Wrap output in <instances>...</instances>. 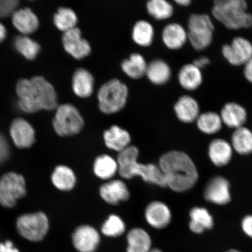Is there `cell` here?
<instances>
[{
	"mask_svg": "<svg viewBox=\"0 0 252 252\" xmlns=\"http://www.w3.org/2000/svg\"><path fill=\"white\" fill-rule=\"evenodd\" d=\"M13 44L16 51L29 61L35 59L40 52L39 44L27 35L16 37Z\"/></svg>",
	"mask_w": 252,
	"mask_h": 252,
	"instance_id": "d6a6232c",
	"label": "cell"
},
{
	"mask_svg": "<svg viewBox=\"0 0 252 252\" xmlns=\"http://www.w3.org/2000/svg\"><path fill=\"white\" fill-rule=\"evenodd\" d=\"M19 4L17 0H0V18L8 17L16 11Z\"/></svg>",
	"mask_w": 252,
	"mask_h": 252,
	"instance_id": "74e56055",
	"label": "cell"
},
{
	"mask_svg": "<svg viewBox=\"0 0 252 252\" xmlns=\"http://www.w3.org/2000/svg\"><path fill=\"white\" fill-rule=\"evenodd\" d=\"M146 7L149 14L158 20H167L174 12L172 4L166 0H150Z\"/></svg>",
	"mask_w": 252,
	"mask_h": 252,
	"instance_id": "d590c367",
	"label": "cell"
},
{
	"mask_svg": "<svg viewBox=\"0 0 252 252\" xmlns=\"http://www.w3.org/2000/svg\"><path fill=\"white\" fill-rule=\"evenodd\" d=\"M52 125L59 136L69 137L80 133L84 126V121L76 107L70 103H64L57 108Z\"/></svg>",
	"mask_w": 252,
	"mask_h": 252,
	"instance_id": "5b68a950",
	"label": "cell"
},
{
	"mask_svg": "<svg viewBox=\"0 0 252 252\" xmlns=\"http://www.w3.org/2000/svg\"><path fill=\"white\" fill-rule=\"evenodd\" d=\"M99 193L104 201L111 205H117L122 201H127L130 197L127 186L120 180H113L103 184L100 188Z\"/></svg>",
	"mask_w": 252,
	"mask_h": 252,
	"instance_id": "2e32d148",
	"label": "cell"
},
{
	"mask_svg": "<svg viewBox=\"0 0 252 252\" xmlns=\"http://www.w3.org/2000/svg\"><path fill=\"white\" fill-rule=\"evenodd\" d=\"M171 74L170 66L163 60H154L147 65L146 75L151 83L157 86L168 83Z\"/></svg>",
	"mask_w": 252,
	"mask_h": 252,
	"instance_id": "d4e9b609",
	"label": "cell"
},
{
	"mask_svg": "<svg viewBox=\"0 0 252 252\" xmlns=\"http://www.w3.org/2000/svg\"><path fill=\"white\" fill-rule=\"evenodd\" d=\"M221 51L229 64L234 66L244 65L252 58V43L244 37H236L231 44L223 45Z\"/></svg>",
	"mask_w": 252,
	"mask_h": 252,
	"instance_id": "30bf717a",
	"label": "cell"
},
{
	"mask_svg": "<svg viewBox=\"0 0 252 252\" xmlns=\"http://www.w3.org/2000/svg\"><path fill=\"white\" fill-rule=\"evenodd\" d=\"M72 242L78 252H95L100 242L99 232L92 226H79L72 233Z\"/></svg>",
	"mask_w": 252,
	"mask_h": 252,
	"instance_id": "7c38bea8",
	"label": "cell"
},
{
	"mask_svg": "<svg viewBox=\"0 0 252 252\" xmlns=\"http://www.w3.org/2000/svg\"><path fill=\"white\" fill-rule=\"evenodd\" d=\"M7 30L4 25L0 23V43L3 42L7 36Z\"/></svg>",
	"mask_w": 252,
	"mask_h": 252,
	"instance_id": "ee69618b",
	"label": "cell"
},
{
	"mask_svg": "<svg viewBox=\"0 0 252 252\" xmlns=\"http://www.w3.org/2000/svg\"><path fill=\"white\" fill-rule=\"evenodd\" d=\"M94 171L97 177L108 180L118 172V163L111 157L102 155L97 158L94 162Z\"/></svg>",
	"mask_w": 252,
	"mask_h": 252,
	"instance_id": "1f68e13d",
	"label": "cell"
},
{
	"mask_svg": "<svg viewBox=\"0 0 252 252\" xmlns=\"http://www.w3.org/2000/svg\"><path fill=\"white\" fill-rule=\"evenodd\" d=\"M242 228L244 232L252 238V216H247L242 220Z\"/></svg>",
	"mask_w": 252,
	"mask_h": 252,
	"instance_id": "ab89813d",
	"label": "cell"
},
{
	"mask_svg": "<svg viewBox=\"0 0 252 252\" xmlns=\"http://www.w3.org/2000/svg\"><path fill=\"white\" fill-rule=\"evenodd\" d=\"M27 194L24 176L15 172H8L0 178V204L5 208L14 207L17 201Z\"/></svg>",
	"mask_w": 252,
	"mask_h": 252,
	"instance_id": "9c48e42d",
	"label": "cell"
},
{
	"mask_svg": "<svg viewBox=\"0 0 252 252\" xmlns=\"http://www.w3.org/2000/svg\"><path fill=\"white\" fill-rule=\"evenodd\" d=\"M178 81L181 86L187 91H194L202 84L203 77L200 69L193 63L182 66L179 71Z\"/></svg>",
	"mask_w": 252,
	"mask_h": 252,
	"instance_id": "603a6c76",
	"label": "cell"
},
{
	"mask_svg": "<svg viewBox=\"0 0 252 252\" xmlns=\"http://www.w3.org/2000/svg\"><path fill=\"white\" fill-rule=\"evenodd\" d=\"M220 115L223 124L235 129L243 127L248 116L244 107L236 102L226 103Z\"/></svg>",
	"mask_w": 252,
	"mask_h": 252,
	"instance_id": "ffe728a7",
	"label": "cell"
},
{
	"mask_svg": "<svg viewBox=\"0 0 252 252\" xmlns=\"http://www.w3.org/2000/svg\"><path fill=\"white\" fill-rule=\"evenodd\" d=\"M138 154L139 151L137 148L130 146L119 153L117 162L120 176L126 179L140 176L146 182L166 188L165 176L159 167L154 164L145 165L138 163Z\"/></svg>",
	"mask_w": 252,
	"mask_h": 252,
	"instance_id": "7a4b0ae2",
	"label": "cell"
},
{
	"mask_svg": "<svg viewBox=\"0 0 252 252\" xmlns=\"http://www.w3.org/2000/svg\"><path fill=\"white\" fill-rule=\"evenodd\" d=\"M149 252H163L162 251L158 250V249H152Z\"/></svg>",
	"mask_w": 252,
	"mask_h": 252,
	"instance_id": "bcb514c9",
	"label": "cell"
},
{
	"mask_svg": "<svg viewBox=\"0 0 252 252\" xmlns=\"http://www.w3.org/2000/svg\"><path fill=\"white\" fill-rule=\"evenodd\" d=\"M214 31L213 22L209 15L193 14L189 17L188 40L197 51H201L210 46L213 40Z\"/></svg>",
	"mask_w": 252,
	"mask_h": 252,
	"instance_id": "8992f818",
	"label": "cell"
},
{
	"mask_svg": "<svg viewBox=\"0 0 252 252\" xmlns=\"http://www.w3.org/2000/svg\"><path fill=\"white\" fill-rule=\"evenodd\" d=\"M53 185L62 191H69L76 184V177L72 170L64 165L57 166L51 176Z\"/></svg>",
	"mask_w": 252,
	"mask_h": 252,
	"instance_id": "f1b7e54d",
	"label": "cell"
},
{
	"mask_svg": "<svg viewBox=\"0 0 252 252\" xmlns=\"http://www.w3.org/2000/svg\"><path fill=\"white\" fill-rule=\"evenodd\" d=\"M12 24L23 35H28L38 29L39 19L29 8L16 10L12 15Z\"/></svg>",
	"mask_w": 252,
	"mask_h": 252,
	"instance_id": "ac0fdd59",
	"label": "cell"
},
{
	"mask_svg": "<svg viewBox=\"0 0 252 252\" xmlns=\"http://www.w3.org/2000/svg\"><path fill=\"white\" fill-rule=\"evenodd\" d=\"M210 59L206 56L200 57V58L194 60L193 64L196 65V67L200 70L206 67V66L209 64Z\"/></svg>",
	"mask_w": 252,
	"mask_h": 252,
	"instance_id": "7bdbcfd3",
	"label": "cell"
},
{
	"mask_svg": "<svg viewBox=\"0 0 252 252\" xmlns=\"http://www.w3.org/2000/svg\"><path fill=\"white\" fill-rule=\"evenodd\" d=\"M53 23L58 30L65 32L77 27V15L70 8L61 7L53 17Z\"/></svg>",
	"mask_w": 252,
	"mask_h": 252,
	"instance_id": "e575fe53",
	"label": "cell"
},
{
	"mask_svg": "<svg viewBox=\"0 0 252 252\" xmlns=\"http://www.w3.org/2000/svg\"><path fill=\"white\" fill-rule=\"evenodd\" d=\"M189 228L195 234H201L206 229H210L214 225L213 219L207 210L202 207H195L190 213Z\"/></svg>",
	"mask_w": 252,
	"mask_h": 252,
	"instance_id": "83f0119b",
	"label": "cell"
},
{
	"mask_svg": "<svg viewBox=\"0 0 252 252\" xmlns=\"http://www.w3.org/2000/svg\"><path fill=\"white\" fill-rule=\"evenodd\" d=\"M147 63L146 59L140 53H134L128 59L123 61L121 68L123 71L134 80H137L146 75Z\"/></svg>",
	"mask_w": 252,
	"mask_h": 252,
	"instance_id": "4316f807",
	"label": "cell"
},
{
	"mask_svg": "<svg viewBox=\"0 0 252 252\" xmlns=\"http://www.w3.org/2000/svg\"><path fill=\"white\" fill-rule=\"evenodd\" d=\"M162 39L168 48L178 50L182 48L188 40L187 31L180 24H168L163 29Z\"/></svg>",
	"mask_w": 252,
	"mask_h": 252,
	"instance_id": "44dd1931",
	"label": "cell"
},
{
	"mask_svg": "<svg viewBox=\"0 0 252 252\" xmlns=\"http://www.w3.org/2000/svg\"><path fill=\"white\" fill-rule=\"evenodd\" d=\"M244 74L247 80L252 84V58L244 64Z\"/></svg>",
	"mask_w": 252,
	"mask_h": 252,
	"instance_id": "b9f144b4",
	"label": "cell"
},
{
	"mask_svg": "<svg viewBox=\"0 0 252 252\" xmlns=\"http://www.w3.org/2000/svg\"><path fill=\"white\" fill-rule=\"evenodd\" d=\"M247 8L245 0H216L212 12L213 17L229 30L249 29L252 27V14Z\"/></svg>",
	"mask_w": 252,
	"mask_h": 252,
	"instance_id": "3957f363",
	"label": "cell"
},
{
	"mask_svg": "<svg viewBox=\"0 0 252 252\" xmlns=\"http://www.w3.org/2000/svg\"><path fill=\"white\" fill-rule=\"evenodd\" d=\"M10 156V147L7 138L0 133V166L7 161Z\"/></svg>",
	"mask_w": 252,
	"mask_h": 252,
	"instance_id": "f35d334b",
	"label": "cell"
},
{
	"mask_svg": "<svg viewBox=\"0 0 252 252\" xmlns=\"http://www.w3.org/2000/svg\"><path fill=\"white\" fill-rule=\"evenodd\" d=\"M227 252H239L238 251H236L235 250H231L228 251Z\"/></svg>",
	"mask_w": 252,
	"mask_h": 252,
	"instance_id": "7dc6e473",
	"label": "cell"
},
{
	"mask_svg": "<svg viewBox=\"0 0 252 252\" xmlns=\"http://www.w3.org/2000/svg\"><path fill=\"white\" fill-rule=\"evenodd\" d=\"M16 226L19 234L24 238L31 242H40L48 233L49 222L42 212L25 214L18 217Z\"/></svg>",
	"mask_w": 252,
	"mask_h": 252,
	"instance_id": "ba28073f",
	"label": "cell"
},
{
	"mask_svg": "<svg viewBox=\"0 0 252 252\" xmlns=\"http://www.w3.org/2000/svg\"><path fill=\"white\" fill-rule=\"evenodd\" d=\"M32 84L31 96L28 100H20L34 109L53 110L58 107V95L53 85L42 76L31 79Z\"/></svg>",
	"mask_w": 252,
	"mask_h": 252,
	"instance_id": "52a82bcc",
	"label": "cell"
},
{
	"mask_svg": "<svg viewBox=\"0 0 252 252\" xmlns=\"http://www.w3.org/2000/svg\"><path fill=\"white\" fill-rule=\"evenodd\" d=\"M12 142L19 149H28L35 142V131L29 122L24 119L14 120L9 128Z\"/></svg>",
	"mask_w": 252,
	"mask_h": 252,
	"instance_id": "4fadbf2b",
	"label": "cell"
},
{
	"mask_svg": "<svg viewBox=\"0 0 252 252\" xmlns=\"http://www.w3.org/2000/svg\"><path fill=\"white\" fill-rule=\"evenodd\" d=\"M232 147L241 155L252 153V132L244 127L235 129L231 138Z\"/></svg>",
	"mask_w": 252,
	"mask_h": 252,
	"instance_id": "4dcf8cb0",
	"label": "cell"
},
{
	"mask_svg": "<svg viewBox=\"0 0 252 252\" xmlns=\"http://www.w3.org/2000/svg\"><path fill=\"white\" fill-rule=\"evenodd\" d=\"M196 123L198 129L207 134L218 133L223 124L220 115L215 112L201 113L198 116Z\"/></svg>",
	"mask_w": 252,
	"mask_h": 252,
	"instance_id": "836d02e7",
	"label": "cell"
},
{
	"mask_svg": "<svg viewBox=\"0 0 252 252\" xmlns=\"http://www.w3.org/2000/svg\"><path fill=\"white\" fill-rule=\"evenodd\" d=\"M62 43L65 52L77 60L86 58L91 52L90 42L83 38L81 31L78 27L64 32Z\"/></svg>",
	"mask_w": 252,
	"mask_h": 252,
	"instance_id": "8fae6325",
	"label": "cell"
},
{
	"mask_svg": "<svg viewBox=\"0 0 252 252\" xmlns=\"http://www.w3.org/2000/svg\"><path fill=\"white\" fill-rule=\"evenodd\" d=\"M232 147L228 141L217 138L210 144L209 156L212 162L217 166H225L229 162L232 156Z\"/></svg>",
	"mask_w": 252,
	"mask_h": 252,
	"instance_id": "cb8c5ba5",
	"label": "cell"
},
{
	"mask_svg": "<svg viewBox=\"0 0 252 252\" xmlns=\"http://www.w3.org/2000/svg\"><path fill=\"white\" fill-rule=\"evenodd\" d=\"M229 183L221 176H216L208 183L204 196L209 202L218 205L227 204L231 200Z\"/></svg>",
	"mask_w": 252,
	"mask_h": 252,
	"instance_id": "5bb4252c",
	"label": "cell"
},
{
	"mask_svg": "<svg viewBox=\"0 0 252 252\" xmlns=\"http://www.w3.org/2000/svg\"><path fill=\"white\" fill-rule=\"evenodd\" d=\"M145 217L149 225L156 229L165 228L172 219L169 207L160 201L151 203L146 208Z\"/></svg>",
	"mask_w": 252,
	"mask_h": 252,
	"instance_id": "9a60e30c",
	"label": "cell"
},
{
	"mask_svg": "<svg viewBox=\"0 0 252 252\" xmlns=\"http://www.w3.org/2000/svg\"><path fill=\"white\" fill-rule=\"evenodd\" d=\"M175 2L183 7H188L191 3L190 0H175Z\"/></svg>",
	"mask_w": 252,
	"mask_h": 252,
	"instance_id": "f6af8a7d",
	"label": "cell"
},
{
	"mask_svg": "<svg viewBox=\"0 0 252 252\" xmlns=\"http://www.w3.org/2000/svg\"><path fill=\"white\" fill-rule=\"evenodd\" d=\"M174 111L179 121L191 124L196 121L200 115V106L193 97L184 95L175 104Z\"/></svg>",
	"mask_w": 252,
	"mask_h": 252,
	"instance_id": "d6986e66",
	"label": "cell"
},
{
	"mask_svg": "<svg viewBox=\"0 0 252 252\" xmlns=\"http://www.w3.org/2000/svg\"><path fill=\"white\" fill-rule=\"evenodd\" d=\"M159 167L165 176L167 187L176 192L193 188L198 180L196 166L187 154L172 151L160 158Z\"/></svg>",
	"mask_w": 252,
	"mask_h": 252,
	"instance_id": "6da1fadb",
	"label": "cell"
},
{
	"mask_svg": "<svg viewBox=\"0 0 252 252\" xmlns=\"http://www.w3.org/2000/svg\"><path fill=\"white\" fill-rule=\"evenodd\" d=\"M126 231L125 223L120 217L111 215L102 225V234L108 237L116 238L122 235Z\"/></svg>",
	"mask_w": 252,
	"mask_h": 252,
	"instance_id": "8d00e7d4",
	"label": "cell"
},
{
	"mask_svg": "<svg viewBox=\"0 0 252 252\" xmlns=\"http://www.w3.org/2000/svg\"><path fill=\"white\" fill-rule=\"evenodd\" d=\"M128 87L117 78L111 79L104 83L97 92L99 109L106 115L118 113L127 103Z\"/></svg>",
	"mask_w": 252,
	"mask_h": 252,
	"instance_id": "277c9868",
	"label": "cell"
},
{
	"mask_svg": "<svg viewBox=\"0 0 252 252\" xmlns=\"http://www.w3.org/2000/svg\"><path fill=\"white\" fill-rule=\"evenodd\" d=\"M94 79L91 72L84 68H79L72 78V89L81 98H87L94 93Z\"/></svg>",
	"mask_w": 252,
	"mask_h": 252,
	"instance_id": "e0dca14e",
	"label": "cell"
},
{
	"mask_svg": "<svg viewBox=\"0 0 252 252\" xmlns=\"http://www.w3.org/2000/svg\"><path fill=\"white\" fill-rule=\"evenodd\" d=\"M0 252H20L13 242L7 240L0 242Z\"/></svg>",
	"mask_w": 252,
	"mask_h": 252,
	"instance_id": "60d3db41",
	"label": "cell"
},
{
	"mask_svg": "<svg viewBox=\"0 0 252 252\" xmlns=\"http://www.w3.org/2000/svg\"><path fill=\"white\" fill-rule=\"evenodd\" d=\"M103 138L107 147L119 153L130 146V134L118 126H112L108 130L104 132Z\"/></svg>",
	"mask_w": 252,
	"mask_h": 252,
	"instance_id": "7402d4cb",
	"label": "cell"
},
{
	"mask_svg": "<svg viewBox=\"0 0 252 252\" xmlns=\"http://www.w3.org/2000/svg\"><path fill=\"white\" fill-rule=\"evenodd\" d=\"M155 31L149 21L140 20L135 23L132 30V39L134 42L142 47H148L152 44Z\"/></svg>",
	"mask_w": 252,
	"mask_h": 252,
	"instance_id": "f546056e",
	"label": "cell"
},
{
	"mask_svg": "<svg viewBox=\"0 0 252 252\" xmlns=\"http://www.w3.org/2000/svg\"><path fill=\"white\" fill-rule=\"evenodd\" d=\"M127 252H149L152 248L150 236L143 229L135 228L128 232Z\"/></svg>",
	"mask_w": 252,
	"mask_h": 252,
	"instance_id": "484cf974",
	"label": "cell"
}]
</instances>
